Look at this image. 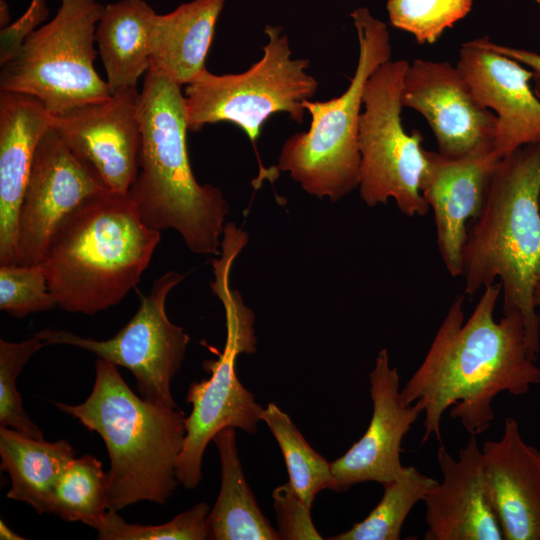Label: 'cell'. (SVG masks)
<instances>
[{"instance_id":"6da1fadb","label":"cell","mask_w":540,"mask_h":540,"mask_svg":"<svg viewBox=\"0 0 540 540\" xmlns=\"http://www.w3.org/2000/svg\"><path fill=\"white\" fill-rule=\"evenodd\" d=\"M500 293V282L485 287L467 320L465 295H457L422 363L401 389L406 403L420 402L423 407L422 444L431 436L441 442L447 409L477 436L490 427L495 417L492 401L498 394L525 395L540 383V368L528 351L521 316L494 318Z\"/></svg>"},{"instance_id":"7a4b0ae2","label":"cell","mask_w":540,"mask_h":540,"mask_svg":"<svg viewBox=\"0 0 540 540\" xmlns=\"http://www.w3.org/2000/svg\"><path fill=\"white\" fill-rule=\"evenodd\" d=\"M160 239L128 193L89 196L58 224L40 263L57 306L92 315L117 305L140 281Z\"/></svg>"},{"instance_id":"3957f363","label":"cell","mask_w":540,"mask_h":540,"mask_svg":"<svg viewBox=\"0 0 540 540\" xmlns=\"http://www.w3.org/2000/svg\"><path fill=\"white\" fill-rule=\"evenodd\" d=\"M468 225L463 248L465 294L499 278L503 314L517 313L531 357L540 353V315L534 291L540 282V140L500 159L485 206Z\"/></svg>"},{"instance_id":"277c9868","label":"cell","mask_w":540,"mask_h":540,"mask_svg":"<svg viewBox=\"0 0 540 540\" xmlns=\"http://www.w3.org/2000/svg\"><path fill=\"white\" fill-rule=\"evenodd\" d=\"M142 143L128 194L142 221L176 230L195 254H218L229 207L220 189L201 185L189 163L185 97L181 86L150 67L139 92Z\"/></svg>"},{"instance_id":"5b68a950","label":"cell","mask_w":540,"mask_h":540,"mask_svg":"<svg viewBox=\"0 0 540 540\" xmlns=\"http://www.w3.org/2000/svg\"><path fill=\"white\" fill-rule=\"evenodd\" d=\"M95 372L83 403H52L103 439L110 459L109 510L118 512L141 501L165 504L179 483L185 413L136 395L111 362L98 358Z\"/></svg>"},{"instance_id":"8992f818","label":"cell","mask_w":540,"mask_h":540,"mask_svg":"<svg viewBox=\"0 0 540 540\" xmlns=\"http://www.w3.org/2000/svg\"><path fill=\"white\" fill-rule=\"evenodd\" d=\"M357 32L359 57L347 89L327 101H303L311 115L306 132L289 137L277 168L290 173L309 194L335 202L359 186V123L363 91L371 74L391 60L387 25L367 8L350 14Z\"/></svg>"},{"instance_id":"52a82bcc","label":"cell","mask_w":540,"mask_h":540,"mask_svg":"<svg viewBox=\"0 0 540 540\" xmlns=\"http://www.w3.org/2000/svg\"><path fill=\"white\" fill-rule=\"evenodd\" d=\"M243 248L241 239L227 236L222 240L220 257L211 261L214 278L210 287L224 308L226 340L218 359L203 363L210 377L192 382L186 395L192 411L185 419L186 436L176 475L189 490L198 487L205 450L220 430L233 427L255 434L262 421L264 408L240 382L235 368L238 355L255 353L257 343L254 313L230 284L232 266Z\"/></svg>"},{"instance_id":"ba28073f","label":"cell","mask_w":540,"mask_h":540,"mask_svg":"<svg viewBox=\"0 0 540 540\" xmlns=\"http://www.w3.org/2000/svg\"><path fill=\"white\" fill-rule=\"evenodd\" d=\"M264 32L263 57L248 70L216 75L204 69L186 85L189 131L228 121L239 126L255 147L271 115L285 112L296 123H303V101L310 100L318 88L317 80L306 72L310 61L292 58L281 27L267 25Z\"/></svg>"},{"instance_id":"9c48e42d","label":"cell","mask_w":540,"mask_h":540,"mask_svg":"<svg viewBox=\"0 0 540 540\" xmlns=\"http://www.w3.org/2000/svg\"><path fill=\"white\" fill-rule=\"evenodd\" d=\"M103 9L97 0H60L55 16L1 66L0 91L36 97L52 115L108 99L110 88L94 67Z\"/></svg>"},{"instance_id":"30bf717a","label":"cell","mask_w":540,"mask_h":540,"mask_svg":"<svg viewBox=\"0 0 540 540\" xmlns=\"http://www.w3.org/2000/svg\"><path fill=\"white\" fill-rule=\"evenodd\" d=\"M409 62L389 60L368 78L359 123V190L367 206L393 198L407 216H425L429 205L419 188L426 158L419 130L408 134L401 112L404 76Z\"/></svg>"},{"instance_id":"8fae6325","label":"cell","mask_w":540,"mask_h":540,"mask_svg":"<svg viewBox=\"0 0 540 540\" xmlns=\"http://www.w3.org/2000/svg\"><path fill=\"white\" fill-rule=\"evenodd\" d=\"M184 278L168 271L157 278L147 295H139L134 316L113 337L96 340L66 330L42 329L33 336L45 345L78 347L128 369L135 377L140 396L155 405L178 408L171 384L185 358L190 338L173 324L165 309L169 292Z\"/></svg>"},{"instance_id":"7c38bea8","label":"cell","mask_w":540,"mask_h":540,"mask_svg":"<svg viewBox=\"0 0 540 540\" xmlns=\"http://www.w3.org/2000/svg\"><path fill=\"white\" fill-rule=\"evenodd\" d=\"M104 190L108 189L93 167L50 126L37 145L19 211L17 264H40L62 219Z\"/></svg>"},{"instance_id":"4fadbf2b","label":"cell","mask_w":540,"mask_h":540,"mask_svg":"<svg viewBox=\"0 0 540 540\" xmlns=\"http://www.w3.org/2000/svg\"><path fill=\"white\" fill-rule=\"evenodd\" d=\"M138 100L137 88H126L104 101L51 114V127L110 191L128 193L138 173L142 143Z\"/></svg>"},{"instance_id":"5bb4252c","label":"cell","mask_w":540,"mask_h":540,"mask_svg":"<svg viewBox=\"0 0 540 540\" xmlns=\"http://www.w3.org/2000/svg\"><path fill=\"white\" fill-rule=\"evenodd\" d=\"M426 163L420 192L434 213L437 246L453 277L461 276L468 222L475 220L487 201L501 158L493 144H484L458 157L424 149Z\"/></svg>"},{"instance_id":"9a60e30c","label":"cell","mask_w":540,"mask_h":540,"mask_svg":"<svg viewBox=\"0 0 540 540\" xmlns=\"http://www.w3.org/2000/svg\"><path fill=\"white\" fill-rule=\"evenodd\" d=\"M402 105L427 120L444 156L458 157L493 144L496 115L478 102L461 70L449 62L415 59L409 64Z\"/></svg>"},{"instance_id":"2e32d148","label":"cell","mask_w":540,"mask_h":540,"mask_svg":"<svg viewBox=\"0 0 540 540\" xmlns=\"http://www.w3.org/2000/svg\"><path fill=\"white\" fill-rule=\"evenodd\" d=\"M373 411L363 436L341 457L331 463L336 492L353 485L377 482L382 486L394 480L403 465L401 443L423 413L420 402L408 404L401 396L397 367L390 364L387 349L379 351L370 373Z\"/></svg>"},{"instance_id":"e0dca14e","label":"cell","mask_w":540,"mask_h":540,"mask_svg":"<svg viewBox=\"0 0 540 540\" xmlns=\"http://www.w3.org/2000/svg\"><path fill=\"white\" fill-rule=\"evenodd\" d=\"M457 67L478 102L495 111L493 150L498 158L540 140V99L530 84L531 70L479 39L462 43Z\"/></svg>"},{"instance_id":"ac0fdd59","label":"cell","mask_w":540,"mask_h":540,"mask_svg":"<svg viewBox=\"0 0 540 540\" xmlns=\"http://www.w3.org/2000/svg\"><path fill=\"white\" fill-rule=\"evenodd\" d=\"M437 460L443 479L424 496L425 540H504L485 482L476 436L454 459L441 443Z\"/></svg>"},{"instance_id":"d6986e66","label":"cell","mask_w":540,"mask_h":540,"mask_svg":"<svg viewBox=\"0 0 540 540\" xmlns=\"http://www.w3.org/2000/svg\"><path fill=\"white\" fill-rule=\"evenodd\" d=\"M488 495L504 540H540V451L507 417L502 436L481 447Z\"/></svg>"},{"instance_id":"ffe728a7","label":"cell","mask_w":540,"mask_h":540,"mask_svg":"<svg viewBox=\"0 0 540 540\" xmlns=\"http://www.w3.org/2000/svg\"><path fill=\"white\" fill-rule=\"evenodd\" d=\"M50 118L36 97L0 91V266L17 264L19 211Z\"/></svg>"},{"instance_id":"44dd1931","label":"cell","mask_w":540,"mask_h":540,"mask_svg":"<svg viewBox=\"0 0 540 540\" xmlns=\"http://www.w3.org/2000/svg\"><path fill=\"white\" fill-rule=\"evenodd\" d=\"M225 0H192L157 14L151 35V64L180 86L205 67Z\"/></svg>"},{"instance_id":"7402d4cb","label":"cell","mask_w":540,"mask_h":540,"mask_svg":"<svg viewBox=\"0 0 540 540\" xmlns=\"http://www.w3.org/2000/svg\"><path fill=\"white\" fill-rule=\"evenodd\" d=\"M156 11L144 0L104 5L95 40L111 94L136 88L150 68L151 35Z\"/></svg>"},{"instance_id":"603a6c76","label":"cell","mask_w":540,"mask_h":540,"mask_svg":"<svg viewBox=\"0 0 540 540\" xmlns=\"http://www.w3.org/2000/svg\"><path fill=\"white\" fill-rule=\"evenodd\" d=\"M0 457L1 469L11 481L7 498L43 514L50 512L54 487L75 458V450L66 440L47 442L0 426Z\"/></svg>"},{"instance_id":"cb8c5ba5","label":"cell","mask_w":540,"mask_h":540,"mask_svg":"<svg viewBox=\"0 0 540 540\" xmlns=\"http://www.w3.org/2000/svg\"><path fill=\"white\" fill-rule=\"evenodd\" d=\"M221 464V487L207 516L208 539L276 540L278 532L258 506L242 470L233 427L213 438Z\"/></svg>"},{"instance_id":"d4e9b609","label":"cell","mask_w":540,"mask_h":540,"mask_svg":"<svg viewBox=\"0 0 540 540\" xmlns=\"http://www.w3.org/2000/svg\"><path fill=\"white\" fill-rule=\"evenodd\" d=\"M108 487L101 461L93 455L75 457L54 487L49 513L97 530L109 511Z\"/></svg>"},{"instance_id":"484cf974","label":"cell","mask_w":540,"mask_h":540,"mask_svg":"<svg viewBox=\"0 0 540 540\" xmlns=\"http://www.w3.org/2000/svg\"><path fill=\"white\" fill-rule=\"evenodd\" d=\"M438 481L413 466L403 467L399 475L383 485L380 502L362 521L330 540H398L412 508Z\"/></svg>"},{"instance_id":"4316f807","label":"cell","mask_w":540,"mask_h":540,"mask_svg":"<svg viewBox=\"0 0 540 540\" xmlns=\"http://www.w3.org/2000/svg\"><path fill=\"white\" fill-rule=\"evenodd\" d=\"M262 421L280 447L290 484L311 507L320 491L331 489V463L310 446L289 415L276 404L269 403L264 408Z\"/></svg>"},{"instance_id":"83f0119b","label":"cell","mask_w":540,"mask_h":540,"mask_svg":"<svg viewBox=\"0 0 540 540\" xmlns=\"http://www.w3.org/2000/svg\"><path fill=\"white\" fill-rule=\"evenodd\" d=\"M473 0H388L392 26L411 33L419 45L434 44L447 28L464 18Z\"/></svg>"},{"instance_id":"f1b7e54d","label":"cell","mask_w":540,"mask_h":540,"mask_svg":"<svg viewBox=\"0 0 540 540\" xmlns=\"http://www.w3.org/2000/svg\"><path fill=\"white\" fill-rule=\"evenodd\" d=\"M206 502H199L172 520L158 525L128 523L109 510L97 528L100 540H204L208 539Z\"/></svg>"},{"instance_id":"f546056e","label":"cell","mask_w":540,"mask_h":540,"mask_svg":"<svg viewBox=\"0 0 540 540\" xmlns=\"http://www.w3.org/2000/svg\"><path fill=\"white\" fill-rule=\"evenodd\" d=\"M45 344L32 336L22 342L0 339V426L43 440L39 427L24 411L16 379L31 356Z\"/></svg>"},{"instance_id":"4dcf8cb0","label":"cell","mask_w":540,"mask_h":540,"mask_svg":"<svg viewBox=\"0 0 540 540\" xmlns=\"http://www.w3.org/2000/svg\"><path fill=\"white\" fill-rule=\"evenodd\" d=\"M51 295L41 264L0 266V309L16 318L53 310Z\"/></svg>"},{"instance_id":"1f68e13d","label":"cell","mask_w":540,"mask_h":540,"mask_svg":"<svg viewBox=\"0 0 540 540\" xmlns=\"http://www.w3.org/2000/svg\"><path fill=\"white\" fill-rule=\"evenodd\" d=\"M272 497L279 539H323L312 522L311 507L296 493L289 481L276 487L272 492Z\"/></svg>"},{"instance_id":"d6a6232c","label":"cell","mask_w":540,"mask_h":540,"mask_svg":"<svg viewBox=\"0 0 540 540\" xmlns=\"http://www.w3.org/2000/svg\"><path fill=\"white\" fill-rule=\"evenodd\" d=\"M49 17L46 0H32L26 12L15 22L0 30V65L19 53L26 39Z\"/></svg>"},{"instance_id":"836d02e7","label":"cell","mask_w":540,"mask_h":540,"mask_svg":"<svg viewBox=\"0 0 540 540\" xmlns=\"http://www.w3.org/2000/svg\"><path fill=\"white\" fill-rule=\"evenodd\" d=\"M540 5V0H534ZM480 43L485 47L514 59L515 61L527 66L533 73L532 84L533 91L540 99V54L532 51L509 47L492 42L487 36L478 38Z\"/></svg>"},{"instance_id":"e575fe53","label":"cell","mask_w":540,"mask_h":540,"mask_svg":"<svg viewBox=\"0 0 540 540\" xmlns=\"http://www.w3.org/2000/svg\"><path fill=\"white\" fill-rule=\"evenodd\" d=\"M0 539L4 540H19L23 537L16 534L11 528H9L3 520L0 521Z\"/></svg>"},{"instance_id":"d590c367","label":"cell","mask_w":540,"mask_h":540,"mask_svg":"<svg viewBox=\"0 0 540 540\" xmlns=\"http://www.w3.org/2000/svg\"><path fill=\"white\" fill-rule=\"evenodd\" d=\"M10 12L8 4L5 0H0V26L4 28L9 25Z\"/></svg>"},{"instance_id":"8d00e7d4","label":"cell","mask_w":540,"mask_h":540,"mask_svg":"<svg viewBox=\"0 0 540 540\" xmlns=\"http://www.w3.org/2000/svg\"><path fill=\"white\" fill-rule=\"evenodd\" d=\"M534 302L536 307H540V282L537 284L534 291Z\"/></svg>"}]
</instances>
